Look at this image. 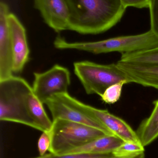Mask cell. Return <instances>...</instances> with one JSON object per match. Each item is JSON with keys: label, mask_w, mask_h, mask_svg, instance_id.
Instances as JSON below:
<instances>
[{"label": "cell", "mask_w": 158, "mask_h": 158, "mask_svg": "<svg viewBox=\"0 0 158 158\" xmlns=\"http://www.w3.org/2000/svg\"><path fill=\"white\" fill-rule=\"evenodd\" d=\"M144 153V147L141 144L131 142H124L116 148L112 154L121 158L135 157Z\"/></svg>", "instance_id": "cell-17"}, {"label": "cell", "mask_w": 158, "mask_h": 158, "mask_svg": "<svg viewBox=\"0 0 158 158\" xmlns=\"http://www.w3.org/2000/svg\"><path fill=\"white\" fill-rule=\"evenodd\" d=\"M126 84H128L127 82L122 81L108 87L100 96L102 101L108 104H113L117 102L121 96L123 85Z\"/></svg>", "instance_id": "cell-18"}, {"label": "cell", "mask_w": 158, "mask_h": 158, "mask_svg": "<svg viewBox=\"0 0 158 158\" xmlns=\"http://www.w3.org/2000/svg\"><path fill=\"white\" fill-rule=\"evenodd\" d=\"M32 87L25 79L12 76L0 81V120L24 124L40 131L30 115L28 98Z\"/></svg>", "instance_id": "cell-3"}, {"label": "cell", "mask_w": 158, "mask_h": 158, "mask_svg": "<svg viewBox=\"0 0 158 158\" xmlns=\"http://www.w3.org/2000/svg\"><path fill=\"white\" fill-rule=\"evenodd\" d=\"M13 52V72L20 74L29 60L30 50L28 45L26 29L17 17L10 13L8 17Z\"/></svg>", "instance_id": "cell-10"}, {"label": "cell", "mask_w": 158, "mask_h": 158, "mask_svg": "<svg viewBox=\"0 0 158 158\" xmlns=\"http://www.w3.org/2000/svg\"><path fill=\"white\" fill-rule=\"evenodd\" d=\"M53 116V120L60 119L88 125L99 129L108 135H113L99 122L60 101L55 96L52 97L45 103Z\"/></svg>", "instance_id": "cell-11"}, {"label": "cell", "mask_w": 158, "mask_h": 158, "mask_svg": "<svg viewBox=\"0 0 158 158\" xmlns=\"http://www.w3.org/2000/svg\"><path fill=\"white\" fill-rule=\"evenodd\" d=\"M154 104L155 107L151 115L142 122L136 131L144 147L150 144L158 137V99Z\"/></svg>", "instance_id": "cell-14"}, {"label": "cell", "mask_w": 158, "mask_h": 158, "mask_svg": "<svg viewBox=\"0 0 158 158\" xmlns=\"http://www.w3.org/2000/svg\"><path fill=\"white\" fill-rule=\"evenodd\" d=\"M116 64L132 83L158 89V65L129 64L119 61Z\"/></svg>", "instance_id": "cell-12"}, {"label": "cell", "mask_w": 158, "mask_h": 158, "mask_svg": "<svg viewBox=\"0 0 158 158\" xmlns=\"http://www.w3.org/2000/svg\"><path fill=\"white\" fill-rule=\"evenodd\" d=\"M28 108L30 115L42 132H50L53 126L52 121L43 107V104L32 91L28 98Z\"/></svg>", "instance_id": "cell-15"}, {"label": "cell", "mask_w": 158, "mask_h": 158, "mask_svg": "<svg viewBox=\"0 0 158 158\" xmlns=\"http://www.w3.org/2000/svg\"><path fill=\"white\" fill-rule=\"evenodd\" d=\"M74 71L87 94L102 95L106 89L118 82L132 83L117 64H100L90 61L74 64Z\"/></svg>", "instance_id": "cell-5"}, {"label": "cell", "mask_w": 158, "mask_h": 158, "mask_svg": "<svg viewBox=\"0 0 158 158\" xmlns=\"http://www.w3.org/2000/svg\"><path fill=\"white\" fill-rule=\"evenodd\" d=\"M68 30L80 34L104 33L121 20L126 10L120 0H67Z\"/></svg>", "instance_id": "cell-1"}, {"label": "cell", "mask_w": 158, "mask_h": 158, "mask_svg": "<svg viewBox=\"0 0 158 158\" xmlns=\"http://www.w3.org/2000/svg\"><path fill=\"white\" fill-rule=\"evenodd\" d=\"M55 96L65 104L91 116L104 125L113 135L124 142L142 144L136 132L125 121L111 114L108 110L86 105L72 97L68 93L56 95Z\"/></svg>", "instance_id": "cell-6"}, {"label": "cell", "mask_w": 158, "mask_h": 158, "mask_svg": "<svg viewBox=\"0 0 158 158\" xmlns=\"http://www.w3.org/2000/svg\"><path fill=\"white\" fill-rule=\"evenodd\" d=\"M124 142L115 135H105L96 138L82 146L75 148L65 155L79 153L110 154L112 153Z\"/></svg>", "instance_id": "cell-13"}, {"label": "cell", "mask_w": 158, "mask_h": 158, "mask_svg": "<svg viewBox=\"0 0 158 158\" xmlns=\"http://www.w3.org/2000/svg\"><path fill=\"white\" fill-rule=\"evenodd\" d=\"M53 44L58 49L77 50L94 54L112 52L130 53L158 47V37L150 30L142 34L120 36L95 42H69L58 36Z\"/></svg>", "instance_id": "cell-2"}, {"label": "cell", "mask_w": 158, "mask_h": 158, "mask_svg": "<svg viewBox=\"0 0 158 158\" xmlns=\"http://www.w3.org/2000/svg\"><path fill=\"white\" fill-rule=\"evenodd\" d=\"M9 7L0 3V81L13 76L14 52L8 17Z\"/></svg>", "instance_id": "cell-8"}, {"label": "cell", "mask_w": 158, "mask_h": 158, "mask_svg": "<svg viewBox=\"0 0 158 158\" xmlns=\"http://www.w3.org/2000/svg\"><path fill=\"white\" fill-rule=\"evenodd\" d=\"M119 61L129 64L158 65V47L146 51L122 54Z\"/></svg>", "instance_id": "cell-16"}, {"label": "cell", "mask_w": 158, "mask_h": 158, "mask_svg": "<svg viewBox=\"0 0 158 158\" xmlns=\"http://www.w3.org/2000/svg\"><path fill=\"white\" fill-rule=\"evenodd\" d=\"M50 132L49 151L53 156H62L105 135L104 131L82 123L57 119L53 121Z\"/></svg>", "instance_id": "cell-4"}, {"label": "cell", "mask_w": 158, "mask_h": 158, "mask_svg": "<svg viewBox=\"0 0 158 158\" xmlns=\"http://www.w3.org/2000/svg\"><path fill=\"white\" fill-rule=\"evenodd\" d=\"M122 4L125 8L134 7L137 8L148 7L149 0H120Z\"/></svg>", "instance_id": "cell-22"}, {"label": "cell", "mask_w": 158, "mask_h": 158, "mask_svg": "<svg viewBox=\"0 0 158 158\" xmlns=\"http://www.w3.org/2000/svg\"><path fill=\"white\" fill-rule=\"evenodd\" d=\"M150 30L158 37V0H149Z\"/></svg>", "instance_id": "cell-20"}, {"label": "cell", "mask_w": 158, "mask_h": 158, "mask_svg": "<svg viewBox=\"0 0 158 158\" xmlns=\"http://www.w3.org/2000/svg\"><path fill=\"white\" fill-rule=\"evenodd\" d=\"M51 145V137L49 132H43L39 138L38 143V149L40 156L45 155Z\"/></svg>", "instance_id": "cell-21"}, {"label": "cell", "mask_w": 158, "mask_h": 158, "mask_svg": "<svg viewBox=\"0 0 158 158\" xmlns=\"http://www.w3.org/2000/svg\"><path fill=\"white\" fill-rule=\"evenodd\" d=\"M51 158H121L116 156L112 153L106 154H87V153H79V154H66L62 156H53ZM130 158H145L144 153L141 154L137 156Z\"/></svg>", "instance_id": "cell-19"}, {"label": "cell", "mask_w": 158, "mask_h": 158, "mask_svg": "<svg viewBox=\"0 0 158 158\" xmlns=\"http://www.w3.org/2000/svg\"><path fill=\"white\" fill-rule=\"evenodd\" d=\"M45 23L57 32L68 30L70 11L67 0H33Z\"/></svg>", "instance_id": "cell-9"}, {"label": "cell", "mask_w": 158, "mask_h": 158, "mask_svg": "<svg viewBox=\"0 0 158 158\" xmlns=\"http://www.w3.org/2000/svg\"><path fill=\"white\" fill-rule=\"evenodd\" d=\"M34 77L32 91L43 104L53 96L68 93L70 76L66 68L56 64L45 72L34 73Z\"/></svg>", "instance_id": "cell-7"}, {"label": "cell", "mask_w": 158, "mask_h": 158, "mask_svg": "<svg viewBox=\"0 0 158 158\" xmlns=\"http://www.w3.org/2000/svg\"><path fill=\"white\" fill-rule=\"evenodd\" d=\"M53 156V154H45L44 156H41L38 157L34 158H51V157Z\"/></svg>", "instance_id": "cell-23"}]
</instances>
